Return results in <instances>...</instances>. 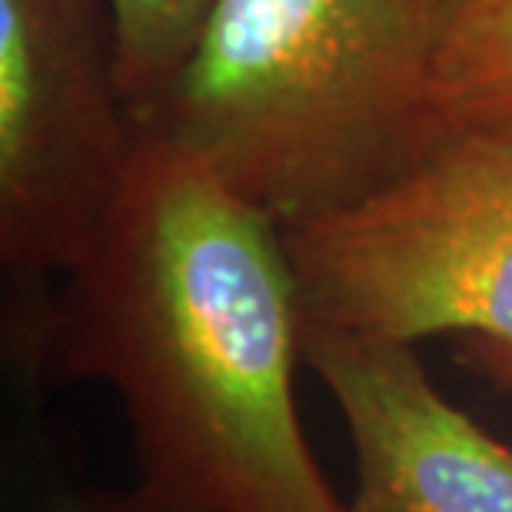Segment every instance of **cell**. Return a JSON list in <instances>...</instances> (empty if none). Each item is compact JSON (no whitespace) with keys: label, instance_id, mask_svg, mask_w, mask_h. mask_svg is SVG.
<instances>
[{"label":"cell","instance_id":"1","mask_svg":"<svg viewBox=\"0 0 512 512\" xmlns=\"http://www.w3.org/2000/svg\"><path fill=\"white\" fill-rule=\"evenodd\" d=\"M17 320L37 380L124 399L137 483L104 512H346L296 413L303 303L280 223L180 150L140 133L87 256Z\"/></svg>","mask_w":512,"mask_h":512},{"label":"cell","instance_id":"2","mask_svg":"<svg viewBox=\"0 0 512 512\" xmlns=\"http://www.w3.org/2000/svg\"><path fill=\"white\" fill-rule=\"evenodd\" d=\"M433 50L389 0H210L137 130L290 227L376 190L446 137Z\"/></svg>","mask_w":512,"mask_h":512},{"label":"cell","instance_id":"3","mask_svg":"<svg viewBox=\"0 0 512 512\" xmlns=\"http://www.w3.org/2000/svg\"><path fill=\"white\" fill-rule=\"evenodd\" d=\"M280 230L303 323L512 346V137L449 130L393 180Z\"/></svg>","mask_w":512,"mask_h":512},{"label":"cell","instance_id":"4","mask_svg":"<svg viewBox=\"0 0 512 512\" xmlns=\"http://www.w3.org/2000/svg\"><path fill=\"white\" fill-rule=\"evenodd\" d=\"M137 147L107 0H0V260L20 290L84 260Z\"/></svg>","mask_w":512,"mask_h":512},{"label":"cell","instance_id":"5","mask_svg":"<svg viewBox=\"0 0 512 512\" xmlns=\"http://www.w3.org/2000/svg\"><path fill=\"white\" fill-rule=\"evenodd\" d=\"M303 363L353 443L346 512H512V446L439 393L413 343L303 323Z\"/></svg>","mask_w":512,"mask_h":512},{"label":"cell","instance_id":"6","mask_svg":"<svg viewBox=\"0 0 512 512\" xmlns=\"http://www.w3.org/2000/svg\"><path fill=\"white\" fill-rule=\"evenodd\" d=\"M433 100L449 130L512 137V0H466L433 50Z\"/></svg>","mask_w":512,"mask_h":512},{"label":"cell","instance_id":"7","mask_svg":"<svg viewBox=\"0 0 512 512\" xmlns=\"http://www.w3.org/2000/svg\"><path fill=\"white\" fill-rule=\"evenodd\" d=\"M117 37V74L133 120L147 110L197 37L210 0H107Z\"/></svg>","mask_w":512,"mask_h":512},{"label":"cell","instance_id":"8","mask_svg":"<svg viewBox=\"0 0 512 512\" xmlns=\"http://www.w3.org/2000/svg\"><path fill=\"white\" fill-rule=\"evenodd\" d=\"M459 363L469 366L476 376H483L486 383L512 396V346L493 343V340H466Z\"/></svg>","mask_w":512,"mask_h":512},{"label":"cell","instance_id":"9","mask_svg":"<svg viewBox=\"0 0 512 512\" xmlns=\"http://www.w3.org/2000/svg\"><path fill=\"white\" fill-rule=\"evenodd\" d=\"M389 4L439 40L443 27L449 24V17H453L466 0H389Z\"/></svg>","mask_w":512,"mask_h":512},{"label":"cell","instance_id":"10","mask_svg":"<svg viewBox=\"0 0 512 512\" xmlns=\"http://www.w3.org/2000/svg\"><path fill=\"white\" fill-rule=\"evenodd\" d=\"M50 512H104V509H100V506H80V503H67V506L50 509Z\"/></svg>","mask_w":512,"mask_h":512}]
</instances>
